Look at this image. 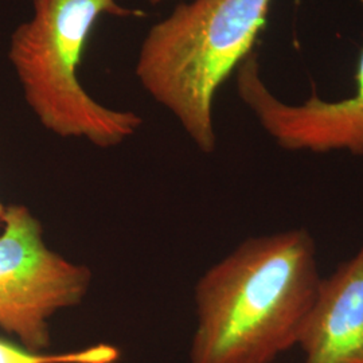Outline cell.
<instances>
[{
    "instance_id": "obj_1",
    "label": "cell",
    "mask_w": 363,
    "mask_h": 363,
    "mask_svg": "<svg viewBox=\"0 0 363 363\" xmlns=\"http://www.w3.org/2000/svg\"><path fill=\"white\" fill-rule=\"evenodd\" d=\"M320 280L308 229L247 238L195 284L190 363H272L298 346Z\"/></svg>"
},
{
    "instance_id": "obj_2",
    "label": "cell",
    "mask_w": 363,
    "mask_h": 363,
    "mask_svg": "<svg viewBox=\"0 0 363 363\" xmlns=\"http://www.w3.org/2000/svg\"><path fill=\"white\" fill-rule=\"evenodd\" d=\"M273 0H193L151 27L136 77L203 154L217 148L214 100L253 52Z\"/></svg>"
},
{
    "instance_id": "obj_3",
    "label": "cell",
    "mask_w": 363,
    "mask_h": 363,
    "mask_svg": "<svg viewBox=\"0 0 363 363\" xmlns=\"http://www.w3.org/2000/svg\"><path fill=\"white\" fill-rule=\"evenodd\" d=\"M31 18L13 30L9 60L42 127L99 148L127 142L140 130L143 118L96 101L82 86L78 67L100 18L144 13L117 0H31Z\"/></svg>"
},
{
    "instance_id": "obj_4",
    "label": "cell",
    "mask_w": 363,
    "mask_h": 363,
    "mask_svg": "<svg viewBox=\"0 0 363 363\" xmlns=\"http://www.w3.org/2000/svg\"><path fill=\"white\" fill-rule=\"evenodd\" d=\"M91 271L46 245L40 220L23 205H9L0 233V330L28 350L52 345L50 320L79 306Z\"/></svg>"
},
{
    "instance_id": "obj_5",
    "label": "cell",
    "mask_w": 363,
    "mask_h": 363,
    "mask_svg": "<svg viewBox=\"0 0 363 363\" xmlns=\"http://www.w3.org/2000/svg\"><path fill=\"white\" fill-rule=\"evenodd\" d=\"M349 97L327 101L312 94L300 104L280 100L259 73L253 52L237 69V91L274 143L289 152L363 156V46Z\"/></svg>"
},
{
    "instance_id": "obj_6",
    "label": "cell",
    "mask_w": 363,
    "mask_h": 363,
    "mask_svg": "<svg viewBox=\"0 0 363 363\" xmlns=\"http://www.w3.org/2000/svg\"><path fill=\"white\" fill-rule=\"evenodd\" d=\"M298 346L304 363H363V242L322 277Z\"/></svg>"
},
{
    "instance_id": "obj_7",
    "label": "cell",
    "mask_w": 363,
    "mask_h": 363,
    "mask_svg": "<svg viewBox=\"0 0 363 363\" xmlns=\"http://www.w3.org/2000/svg\"><path fill=\"white\" fill-rule=\"evenodd\" d=\"M118 358V349L106 343L82 350L43 354L0 337V363H116Z\"/></svg>"
},
{
    "instance_id": "obj_8",
    "label": "cell",
    "mask_w": 363,
    "mask_h": 363,
    "mask_svg": "<svg viewBox=\"0 0 363 363\" xmlns=\"http://www.w3.org/2000/svg\"><path fill=\"white\" fill-rule=\"evenodd\" d=\"M6 208L7 206H4L0 201V228H1V222H3V217H4V213H6Z\"/></svg>"
},
{
    "instance_id": "obj_9",
    "label": "cell",
    "mask_w": 363,
    "mask_h": 363,
    "mask_svg": "<svg viewBox=\"0 0 363 363\" xmlns=\"http://www.w3.org/2000/svg\"><path fill=\"white\" fill-rule=\"evenodd\" d=\"M147 1H150L151 4H159V3H162L163 0H147Z\"/></svg>"
}]
</instances>
